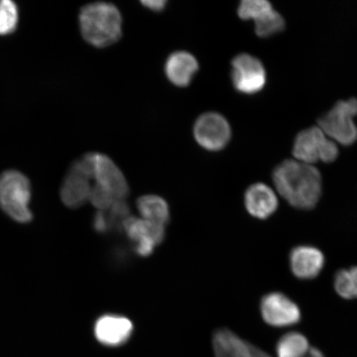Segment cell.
I'll return each instance as SVG.
<instances>
[{
  "label": "cell",
  "instance_id": "ba28073f",
  "mask_svg": "<svg viewBox=\"0 0 357 357\" xmlns=\"http://www.w3.org/2000/svg\"><path fill=\"white\" fill-rule=\"evenodd\" d=\"M194 135L204 149L218 151L225 149L231 140V129L225 116L209 112L201 115L195 122Z\"/></svg>",
  "mask_w": 357,
  "mask_h": 357
},
{
  "label": "cell",
  "instance_id": "4fadbf2b",
  "mask_svg": "<svg viewBox=\"0 0 357 357\" xmlns=\"http://www.w3.org/2000/svg\"><path fill=\"white\" fill-rule=\"evenodd\" d=\"M244 204L250 215L266 220L278 211L279 199L271 187L265 183L257 182L245 190Z\"/></svg>",
  "mask_w": 357,
  "mask_h": 357
},
{
  "label": "cell",
  "instance_id": "44dd1931",
  "mask_svg": "<svg viewBox=\"0 0 357 357\" xmlns=\"http://www.w3.org/2000/svg\"><path fill=\"white\" fill-rule=\"evenodd\" d=\"M19 22V10L10 0L0 1V35L12 33Z\"/></svg>",
  "mask_w": 357,
  "mask_h": 357
},
{
  "label": "cell",
  "instance_id": "5b68a950",
  "mask_svg": "<svg viewBox=\"0 0 357 357\" xmlns=\"http://www.w3.org/2000/svg\"><path fill=\"white\" fill-rule=\"evenodd\" d=\"M292 151L294 160L309 165L318 162L331 163L339 155L336 142L330 139L319 126L298 132Z\"/></svg>",
  "mask_w": 357,
  "mask_h": 357
},
{
  "label": "cell",
  "instance_id": "d6986e66",
  "mask_svg": "<svg viewBox=\"0 0 357 357\" xmlns=\"http://www.w3.org/2000/svg\"><path fill=\"white\" fill-rule=\"evenodd\" d=\"M335 291L344 300L357 298V266L342 269L334 275Z\"/></svg>",
  "mask_w": 357,
  "mask_h": 357
},
{
  "label": "cell",
  "instance_id": "7c38bea8",
  "mask_svg": "<svg viewBox=\"0 0 357 357\" xmlns=\"http://www.w3.org/2000/svg\"><path fill=\"white\" fill-rule=\"evenodd\" d=\"M133 324L130 319L121 315L105 314L96 320L93 333L101 344L118 347L131 337Z\"/></svg>",
  "mask_w": 357,
  "mask_h": 357
},
{
  "label": "cell",
  "instance_id": "603a6c76",
  "mask_svg": "<svg viewBox=\"0 0 357 357\" xmlns=\"http://www.w3.org/2000/svg\"><path fill=\"white\" fill-rule=\"evenodd\" d=\"M89 199L91 200L93 206L100 209V211L110 208L115 201L119 200L116 199L108 191L97 185L92 187Z\"/></svg>",
  "mask_w": 357,
  "mask_h": 357
},
{
  "label": "cell",
  "instance_id": "7a4b0ae2",
  "mask_svg": "<svg viewBox=\"0 0 357 357\" xmlns=\"http://www.w3.org/2000/svg\"><path fill=\"white\" fill-rule=\"evenodd\" d=\"M79 21L84 39L93 47H109L121 38L122 16L113 3L87 4L80 10Z\"/></svg>",
  "mask_w": 357,
  "mask_h": 357
},
{
  "label": "cell",
  "instance_id": "4316f807",
  "mask_svg": "<svg viewBox=\"0 0 357 357\" xmlns=\"http://www.w3.org/2000/svg\"><path fill=\"white\" fill-rule=\"evenodd\" d=\"M305 357H325V356L323 351L318 349V348L310 347Z\"/></svg>",
  "mask_w": 357,
  "mask_h": 357
},
{
  "label": "cell",
  "instance_id": "277c9868",
  "mask_svg": "<svg viewBox=\"0 0 357 357\" xmlns=\"http://www.w3.org/2000/svg\"><path fill=\"white\" fill-rule=\"evenodd\" d=\"M356 115L357 99L340 100L319 119L318 126L337 144L351 146L357 140V126L354 120Z\"/></svg>",
  "mask_w": 357,
  "mask_h": 357
},
{
  "label": "cell",
  "instance_id": "3957f363",
  "mask_svg": "<svg viewBox=\"0 0 357 357\" xmlns=\"http://www.w3.org/2000/svg\"><path fill=\"white\" fill-rule=\"evenodd\" d=\"M31 198V184L24 174L7 171L0 176V208L13 221L25 225L33 220Z\"/></svg>",
  "mask_w": 357,
  "mask_h": 357
},
{
  "label": "cell",
  "instance_id": "7402d4cb",
  "mask_svg": "<svg viewBox=\"0 0 357 357\" xmlns=\"http://www.w3.org/2000/svg\"><path fill=\"white\" fill-rule=\"evenodd\" d=\"M272 8L273 6L266 0H243L239 4L238 15L243 20L255 21Z\"/></svg>",
  "mask_w": 357,
  "mask_h": 357
},
{
  "label": "cell",
  "instance_id": "52a82bcc",
  "mask_svg": "<svg viewBox=\"0 0 357 357\" xmlns=\"http://www.w3.org/2000/svg\"><path fill=\"white\" fill-rule=\"evenodd\" d=\"M263 321L273 328H287L301 322L300 307L287 294L271 292L263 296L260 302Z\"/></svg>",
  "mask_w": 357,
  "mask_h": 357
},
{
  "label": "cell",
  "instance_id": "484cf974",
  "mask_svg": "<svg viewBox=\"0 0 357 357\" xmlns=\"http://www.w3.org/2000/svg\"><path fill=\"white\" fill-rule=\"evenodd\" d=\"M142 3L145 7L153 11H162L167 4V2L163 1V0H159V1H158V0H153V1H142Z\"/></svg>",
  "mask_w": 357,
  "mask_h": 357
},
{
  "label": "cell",
  "instance_id": "9a60e30c",
  "mask_svg": "<svg viewBox=\"0 0 357 357\" xmlns=\"http://www.w3.org/2000/svg\"><path fill=\"white\" fill-rule=\"evenodd\" d=\"M199 70L196 58L186 52H176L168 57L165 66L167 77L178 87L188 86Z\"/></svg>",
  "mask_w": 357,
  "mask_h": 357
},
{
  "label": "cell",
  "instance_id": "9c48e42d",
  "mask_svg": "<svg viewBox=\"0 0 357 357\" xmlns=\"http://www.w3.org/2000/svg\"><path fill=\"white\" fill-rule=\"evenodd\" d=\"M86 155L91 165L92 178L96 180V185L108 191L116 199L126 198L129 194L126 178L113 160L101 153Z\"/></svg>",
  "mask_w": 357,
  "mask_h": 357
},
{
  "label": "cell",
  "instance_id": "d4e9b609",
  "mask_svg": "<svg viewBox=\"0 0 357 357\" xmlns=\"http://www.w3.org/2000/svg\"><path fill=\"white\" fill-rule=\"evenodd\" d=\"M136 243L135 252L142 257H149L156 245L153 241L149 239L138 241Z\"/></svg>",
  "mask_w": 357,
  "mask_h": 357
},
{
  "label": "cell",
  "instance_id": "30bf717a",
  "mask_svg": "<svg viewBox=\"0 0 357 357\" xmlns=\"http://www.w3.org/2000/svg\"><path fill=\"white\" fill-rule=\"evenodd\" d=\"M292 274L298 280H314L319 275L325 266V257L321 250L310 245L294 248L289 256Z\"/></svg>",
  "mask_w": 357,
  "mask_h": 357
},
{
  "label": "cell",
  "instance_id": "ffe728a7",
  "mask_svg": "<svg viewBox=\"0 0 357 357\" xmlns=\"http://www.w3.org/2000/svg\"><path fill=\"white\" fill-rule=\"evenodd\" d=\"M255 33L260 38H269L284 29L285 21L274 8L259 17L255 21Z\"/></svg>",
  "mask_w": 357,
  "mask_h": 357
},
{
  "label": "cell",
  "instance_id": "cb8c5ba5",
  "mask_svg": "<svg viewBox=\"0 0 357 357\" xmlns=\"http://www.w3.org/2000/svg\"><path fill=\"white\" fill-rule=\"evenodd\" d=\"M111 227L109 218L102 211L97 212L93 218V229L97 233L106 234Z\"/></svg>",
  "mask_w": 357,
  "mask_h": 357
},
{
  "label": "cell",
  "instance_id": "ac0fdd59",
  "mask_svg": "<svg viewBox=\"0 0 357 357\" xmlns=\"http://www.w3.org/2000/svg\"><path fill=\"white\" fill-rule=\"evenodd\" d=\"M310 348L309 340L305 335L289 332L279 339L275 351L278 357H305Z\"/></svg>",
  "mask_w": 357,
  "mask_h": 357
},
{
  "label": "cell",
  "instance_id": "e0dca14e",
  "mask_svg": "<svg viewBox=\"0 0 357 357\" xmlns=\"http://www.w3.org/2000/svg\"><path fill=\"white\" fill-rule=\"evenodd\" d=\"M137 208L145 220L166 225L171 220L167 201L158 195H144L138 198Z\"/></svg>",
  "mask_w": 357,
  "mask_h": 357
},
{
  "label": "cell",
  "instance_id": "8fae6325",
  "mask_svg": "<svg viewBox=\"0 0 357 357\" xmlns=\"http://www.w3.org/2000/svg\"><path fill=\"white\" fill-rule=\"evenodd\" d=\"M213 348L215 357H271L227 328L213 333Z\"/></svg>",
  "mask_w": 357,
  "mask_h": 357
},
{
  "label": "cell",
  "instance_id": "6da1fadb",
  "mask_svg": "<svg viewBox=\"0 0 357 357\" xmlns=\"http://www.w3.org/2000/svg\"><path fill=\"white\" fill-rule=\"evenodd\" d=\"M272 181L281 197L301 211L315 208L322 195V176L314 165L284 160L274 169Z\"/></svg>",
  "mask_w": 357,
  "mask_h": 357
},
{
  "label": "cell",
  "instance_id": "2e32d148",
  "mask_svg": "<svg viewBox=\"0 0 357 357\" xmlns=\"http://www.w3.org/2000/svg\"><path fill=\"white\" fill-rule=\"evenodd\" d=\"M122 227L126 231L128 238L135 243L149 239L159 245L163 242L166 236L165 226L141 218L128 217L123 222Z\"/></svg>",
  "mask_w": 357,
  "mask_h": 357
},
{
  "label": "cell",
  "instance_id": "5bb4252c",
  "mask_svg": "<svg viewBox=\"0 0 357 357\" xmlns=\"http://www.w3.org/2000/svg\"><path fill=\"white\" fill-rule=\"evenodd\" d=\"M89 178L75 163L71 166L61 187V199L66 207L78 208L89 199L92 187Z\"/></svg>",
  "mask_w": 357,
  "mask_h": 357
},
{
  "label": "cell",
  "instance_id": "8992f818",
  "mask_svg": "<svg viewBox=\"0 0 357 357\" xmlns=\"http://www.w3.org/2000/svg\"><path fill=\"white\" fill-rule=\"evenodd\" d=\"M231 82L236 91L245 95H254L264 89L266 71L257 57L242 53L231 61Z\"/></svg>",
  "mask_w": 357,
  "mask_h": 357
}]
</instances>
